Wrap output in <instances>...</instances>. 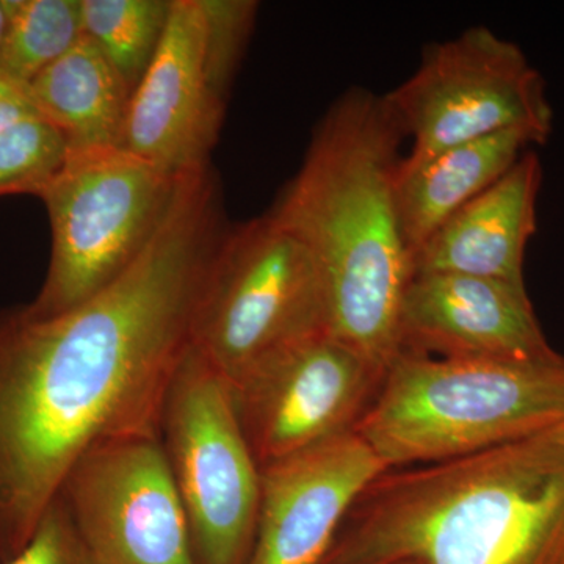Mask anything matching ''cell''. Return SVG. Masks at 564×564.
Returning <instances> with one entry per match:
<instances>
[{
    "label": "cell",
    "instance_id": "cell-1",
    "mask_svg": "<svg viewBox=\"0 0 564 564\" xmlns=\"http://www.w3.org/2000/svg\"><path fill=\"white\" fill-rule=\"evenodd\" d=\"M228 229L212 166L185 174L154 239L106 291L55 317L0 311V564L25 547L82 456L159 434Z\"/></svg>",
    "mask_w": 564,
    "mask_h": 564
},
{
    "label": "cell",
    "instance_id": "cell-2",
    "mask_svg": "<svg viewBox=\"0 0 564 564\" xmlns=\"http://www.w3.org/2000/svg\"><path fill=\"white\" fill-rule=\"evenodd\" d=\"M402 129L384 96L344 93L269 214L313 254L333 336L381 369L399 355V315L413 276L397 203Z\"/></svg>",
    "mask_w": 564,
    "mask_h": 564
},
{
    "label": "cell",
    "instance_id": "cell-3",
    "mask_svg": "<svg viewBox=\"0 0 564 564\" xmlns=\"http://www.w3.org/2000/svg\"><path fill=\"white\" fill-rule=\"evenodd\" d=\"M564 564V429L389 469L323 564Z\"/></svg>",
    "mask_w": 564,
    "mask_h": 564
},
{
    "label": "cell",
    "instance_id": "cell-4",
    "mask_svg": "<svg viewBox=\"0 0 564 564\" xmlns=\"http://www.w3.org/2000/svg\"><path fill=\"white\" fill-rule=\"evenodd\" d=\"M564 422V358L473 361L400 351L355 432L388 469L478 454Z\"/></svg>",
    "mask_w": 564,
    "mask_h": 564
},
{
    "label": "cell",
    "instance_id": "cell-5",
    "mask_svg": "<svg viewBox=\"0 0 564 564\" xmlns=\"http://www.w3.org/2000/svg\"><path fill=\"white\" fill-rule=\"evenodd\" d=\"M182 176L121 148L69 151L40 196L52 252L29 313H68L120 280L161 229Z\"/></svg>",
    "mask_w": 564,
    "mask_h": 564
},
{
    "label": "cell",
    "instance_id": "cell-6",
    "mask_svg": "<svg viewBox=\"0 0 564 564\" xmlns=\"http://www.w3.org/2000/svg\"><path fill=\"white\" fill-rule=\"evenodd\" d=\"M329 333L321 272L267 212L229 226L193 323L192 345L229 381L285 345Z\"/></svg>",
    "mask_w": 564,
    "mask_h": 564
},
{
    "label": "cell",
    "instance_id": "cell-7",
    "mask_svg": "<svg viewBox=\"0 0 564 564\" xmlns=\"http://www.w3.org/2000/svg\"><path fill=\"white\" fill-rule=\"evenodd\" d=\"M252 25L243 3L173 0L161 46L132 93L121 150L177 176L210 166Z\"/></svg>",
    "mask_w": 564,
    "mask_h": 564
},
{
    "label": "cell",
    "instance_id": "cell-8",
    "mask_svg": "<svg viewBox=\"0 0 564 564\" xmlns=\"http://www.w3.org/2000/svg\"><path fill=\"white\" fill-rule=\"evenodd\" d=\"M159 440L196 564H248L258 533L261 467L240 426L231 384L193 345L163 400Z\"/></svg>",
    "mask_w": 564,
    "mask_h": 564
},
{
    "label": "cell",
    "instance_id": "cell-9",
    "mask_svg": "<svg viewBox=\"0 0 564 564\" xmlns=\"http://www.w3.org/2000/svg\"><path fill=\"white\" fill-rule=\"evenodd\" d=\"M411 141L404 162H421L456 144L521 131L544 144L554 110L540 70L524 51L486 28L430 44L410 79L383 95Z\"/></svg>",
    "mask_w": 564,
    "mask_h": 564
},
{
    "label": "cell",
    "instance_id": "cell-10",
    "mask_svg": "<svg viewBox=\"0 0 564 564\" xmlns=\"http://www.w3.org/2000/svg\"><path fill=\"white\" fill-rule=\"evenodd\" d=\"M384 372L332 333L304 337L254 364L229 384L259 467L352 432Z\"/></svg>",
    "mask_w": 564,
    "mask_h": 564
},
{
    "label": "cell",
    "instance_id": "cell-11",
    "mask_svg": "<svg viewBox=\"0 0 564 564\" xmlns=\"http://www.w3.org/2000/svg\"><path fill=\"white\" fill-rule=\"evenodd\" d=\"M58 497L101 564H196L159 434L96 445L74 464Z\"/></svg>",
    "mask_w": 564,
    "mask_h": 564
},
{
    "label": "cell",
    "instance_id": "cell-12",
    "mask_svg": "<svg viewBox=\"0 0 564 564\" xmlns=\"http://www.w3.org/2000/svg\"><path fill=\"white\" fill-rule=\"evenodd\" d=\"M386 470L355 430L262 466L248 564H323L352 503Z\"/></svg>",
    "mask_w": 564,
    "mask_h": 564
},
{
    "label": "cell",
    "instance_id": "cell-13",
    "mask_svg": "<svg viewBox=\"0 0 564 564\" xmlns=\"http://www.w3.org/2000/svg\"><path fill=\"white\" fill-rule=\"evenodd\" d=\"M473 361L555 362L527 288L488 278L417 273L403 293L399 352Z\"/></svg>",
    "mask_w": 564,
    "mask_h": 564
},
{
    "label": "cell",
    "instance_id": "cell-14",
    "mask_svg": "<svg viewBox=\"0 0 564 564\" xmlns=\"http://www.w3.org/2000/svg\"><path fill=\"white\" fill-rule=\"evenodd\" d=\"M543 166L533 150L440 226L411 256L413 274L454 273L525 288Z\"/></svg>",
    "mask_w": 564,
    "mask_h": 564
},
{
    "label": "cell",
    "instance_id": "cell-15",
    "mask_svg": "<svg viewBox=\"0 0 564 564\" xmlns=\"http://www.w3.org/2000/svg\"><path fill=\"white\" fill-rule=\"evenodd\" d=\"M536 140L510 131L456 144L421 162L400 163L397 203L413 256L448 217L513 169Z\"/></svg>",
    "mask_w": 564,
    "mask_h": 564
},
{
    "label": "cell",
    "instance_id": "cell-16",
    "mask_svg": "<svg viewBox=\"0 0 564 564\" xmlns=\"http://www.w3.org/2000/svg\"><path fill=\"white\" fill-rule=\"evenodd\" d=\"M41 118L69 151L120 148L132 91L87 36L28 85Z\"/></svg>",
    "mask_w": 564,
    "mask_h": 564
},
{
    "label": "cell",
    "instance_id": "cell-17",
    "mask_svg": "<svg viewBox=\"0 0 564 564\" xmlns=\"http://www.w3.org/2000/svg\"><path fill=\"white\" fill-rule=\"evenodd\" d=\"M173 0H80L84 35L133 93L150 68Z\"/></svg>",
    "mask_w": 564,
    "mask_h": 564
},
{
    "label": "cell",
    "instance_id": "cell-18",
    "mask_svg": "<svg viewBox=\"0 0 564 564\" xmlns=\"http://www.w3.org/2000/svg\"><path fill=\"white\" fill-rule=\"evenodd\" d=\"M0 73L29 85L84 36L80 0H6Z\"/></svg>",
    "mask_w": 564,
    "mask_h": 564
},
{
    "label": "cell",
    "instance_id": "cell-19",
    "mask_svg": "<svg viewBox=\"0 0 564 564\" xmlns=\"http://www.w3.org/2000/svg\"><path fill=\"white\" fill-rule=\"evenodd\" d=\"M65 137L41 117L0 131V196H40L68 158Z\"/></svg>",
    "mask_w": 564,
    "mask_h": 564
},
{
    "label": "cell",
    "instance_id": "cell-20",
    "mask_svg": "<svg viewBox=\"0 0 564 564\" xmlns=\"http://www.w3.org/2000/svg\"><path fill=\"white\" fill-rule=\"evenodd\" d=\"M7 564H101L82 540L61 497L44 511L20 554Z\"/></svg>",
    "mask_w": 564,
    "mask_h": 564
},
{
    "label": "cell",
    "instance_id": "cell-21",
    "mask_svg": "<svg viewBox=\"0 0 564 564\" xmlns=\"http://www.w3.org/2000/svg\"><path fill=\"white\" fill-rule=\"evenodd\" d=\"M29 117L40 115L33 106L28 85H22L0 73V131Z\"/></svg>",
    "mask_w": 564,
    "mask_h": 564
},
{
    "label": "cell",
    "instance_id": "cell-22",
    "mask_svg": "<svg viewBox=\"0 0 564 564\" xmlns=\"http://www.w3.org/2000/svg\"><path fill=\"white\" fill-rule=\"evenodd\" d=\"M7 7L6 0H0V54H2L3 35H6Z\"/></svg>",
    "mask_w": 564,
    "mask_h": 564
},
{
    "label": "cell",
    "instance_id": "cell-23",
    "mask_svg": "<svg viewBox=\"0 0 564 564\" xmlns=\"http://www.w3.org/2000/svg\"><path fill=\"white\" fill-rule=\"evenodd\" d=\"M397 564H411V563H397Z\"/></svg>",
    "mask_w": 564,
    "mask_h": 564
},
{
    "label": "cell",
    "instance_id": "cell-24",
    "mask_svg": "<svg viewBox=\"0 0 564 564\" xmlns=\"http://www.w3.org/2000/svg\"><path fill=\"white\" fill-rule=\"evenodd\" d=\"M562 426H563V429H564V422L562 423Z\"/></svg>",
    "mask_w": 564,
    "mask_h": 564
}]
</instances>
